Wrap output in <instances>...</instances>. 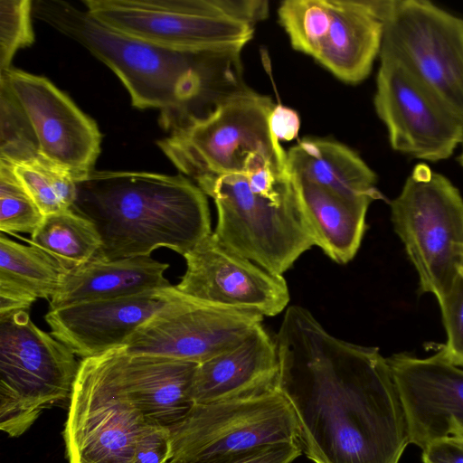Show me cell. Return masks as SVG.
Masks as SVG:
<instances>
[{
	"label": "cell",
	"instance_id": "cell-1",
	"mask_svg": "<svg viewBox=\"0 0 463 463\" xmlns=\"http://www.w3.org/2000/svg\"><path fill=\"white\" fill-rule=\"evenodd\" d=\"M279 389L314 463H398L410 443L405 411L376 347L330 335L306 308L286 309L276 335Z\"/></svg>",
	"mask_w": 463,
	"mask_h": 463
},
{
	"label": "cell",
	"instance_id": "cell-2",
	"mask_svg": "<svg viewBox=\"0 0 463 463\" xmlns=\"http://www.w3.org/2000/svg\"><path fill=\"white\" fill-rule=\"evenodd\" d=\"M33 12L110 68L134 107L161 109L165 126L205 118L249 88L244 46L177 52L119 33L66 1L39 0Z\"/></svg>",
	"mask_w": 463,
	"mask_h": 463
},
{
	"label": "cell",
	"instance_id": "cell-3",
	"mask_svg": "<svg viewBox=\"0 0 463 463\" xmlns=\"http://www.w3.org/2000/svg\"><path fill=\"white\" fill-rule=\"evenodd\" d=\"M76 186L71 210L101 238L94 259L148 257L162 247L184 257L213 232L206 194L183 175L93 170Z\"/></svg>",
	"mask_w": 463,
	"mask_h": 463
},
{
	"label": "cell",
	"instance_id": "cell-4",
	"mask_svg": "<svg viewBox=\"0 0 463 463\" xmlns=\"http://www.w3.org/2000/svg\"><path fill=\"white\" fill-rule=\"evenodd\" d=\"M199 188L215 203L222 243L272 274L282 276L316 245L288 166L267 163Z\"/></svg>",
	"mask_w": 463,
	"mask_h": 463
},
{
	"label": "cell",
	"instance_id": "cell-5",
	"mask_svg": "<svg viewBox=\"0 0 463 463\" xmlns=\"http://www.w3.org/2000/svg\"><path fill=\"white\" fill-rule=\"evenodd\" d=\"M274 107L269 97L248 88L207 117L172 127L157 146L198 186L267 163L288 166L287 151L269 126Z\"/></svg>",
	"mask_w": 463,
	"mask_h": 463
},
{
	"label": "cell",
	"instance_id": "cell-6",
	"mask_svg": "<svg viewBox=\"0 0 463 463\" xmlns=\"http://www.w3.org/2000/svg\"><path fill=\"white\" fill-rule=\"evenodd\" d=\"M393 229L413 264L420 293L439 301L463 274V198L444 175L416 165L390 202Z\"/></svg>",
	"mask_w": 463,
	"mask_h": 463
},
{
	"label": "cell",
	"instance_id": "cell-7",
	"mask_svg": "<svg viewBox=\"0 0 463 463\" xmlns=\"http://www.w3.org/2000/svg\"><path fill=\"white\" fill-rule=\"evenodd\" d=\"M80 363L26 310L0 315V428L24 434L43 410L71 397Z\"/></svg>",
	"mask_w": 463,
	"mask_h": 463
},
{
	"label": "cell",
	"instance_id": "cell-8",
	"mask_svg": "<svg viewBox=\"0 0 463 463\" xmlns=\"http://www.w3.org/2000/svg\"><path fill=\"white\" fill-rule=\"evenodd\" d=\"M149 426L124 388L114 349L80 362L64 430L70 463H131Z\"/></svg>",
	"mask_w": 463,
	"mask_h": 463
},
{
	"label": "cell",
	"instance_id": "cell-9",
	"mask_svg": "<svg viewBox=\"0 0 463 463\" xmlns=\"http://www.w3.org/2000/svg\"><path fill=\"white\" fill-rule=\"evenodd\" d=\"M98 21L177 52L245 44L254 27L232 17L224 0H84Z\"/></svg>",
	"mask_w": 463,
	"mask_h": 463
},
{
	"label": "cell",
	"instance_id": "cell-10",
	"mask_svg": "<svg viewBox=\"0 0 463 463\" xmlns=\"http://www.w3.org/2000/svg\"><path fill=\"white\" fill-rule=\"evenodd\" d=\"M387 1L301 0L291 10V46L311 56L339 80L357 84L380 54Z\"/></svg>",
	"mask_w": 463,
	"mask_h": 463
},
{
	"label": "cell",
	"instance_id": "cell-11",
	"mask_svg": "<svg viewBox=\"0 0 463 463\" xmlns=\"http://www.w3.org/2000/svg\"><path fill=\"white\" fill-rule=\"evenodd\" d=\"M380 52L400 60L463 119V19L426 0H388Z\"/></svg>",
	"mask_w": 463,
	"mask_h": 463
},
{
	"label": "cell",
	"instance_id": "cell-12",
	"mask_svg": "<svg viewBox=\"0 0 463 463\" xmlns=\"http://www.w3.org/2000/svg\"><path fill=\"white\" fill-rule=\"evenodd\" d=\"M170 436L173 458H201L297 441L298 423L279 390L249 399L195 403Z\"/></svg>",
	"mask_w": 463,
	"mask_h": 463
},
{
	"label": "cell",
	"instance_id": "cell-13",
	"mask_svg": "<svg viewBox=\"0 0 463 463\" xmlns=\"http://www.w3.org/2000/svg\"><path fill=\"white\" fill-rule=\"evenodd\" d=\"M373 99L395 151L438 162L463 143V119L400 60L380 52Z\"/></svg>",
	"mask_w": 463,
	"mask_h": 463
},
{
	"label": "cell",
	"instance_id": "cell-14",
	"mask_svg": "<svg viewBox=\"0 0 463 463\" xmlns=\"http://www.w3.org/2000/svg\"><path fill=\"white\" fill-rule=\"evenodd\" d=\"M0 89L23 116L39 156L79 181L94 170L101 134L96 122L47 78L10 68Z\"/></svg>",
	"mask_w": 463,
	"mask_h": 463
},
{
	"label": "cell",
	"instance_id": "cell-15",
	"mask_svg": "<svg viewBox=\"0 0 463 463\" xmlns=\"http://www.w3.org/2000/svg\"><path fill=\"white\" fill-rule=\"evenodd\" d=\"M263 316L211 304L182 292L141 325L124 349L201 364L241 343Z\"/></svg>",
	"mask_w": 463,
	"mask_h": 463
},
{
	"label": "cell",
	"instance_id": "cell-16",
	"mask_svg": "<svg viewBox=\"0 0 463 463\" xmlns=\"http://www.w3.org/2000/svg\"><path fill=\"white\" fill-rule=\"evenodd\" d=\"M184 258L186 270L175 288L184 295L263 317L279 315L289 302L283 276L231 250L213 232Z\"/></svg>",
	"mask_w": 463,
	"mask_h": 463
},
{
	"label": "cell",
	"instance_id": "cell-17",
	"mask_svg": "<svg viewBox=\"0 0 463 463\" xmlns=\"http://www.w3.org/2000/svg\"><path fill=\"white\" fill-rule=\"evenodd\" d=\"M180 291L175 286L128 297L84 301L50 309L51 334L82 359L124 346L135 331Z\"/></svg>",
	"mask_w": 463,
	"mask_h": 463
},
{
	"label": "cell",
	"instance_id": "cell-18",
	"mask_svg": "<svg viewBox=\"0 0 463 463\" xmlns=\"http://www.w3.org/2000/svg\"><path fill=\"white\" fill-rule=\"evenodd\" d=\"M402 400L410 443L423 449L463 426V370L438 352L419 358L400 353L387 358Z\"/></svg>",
	"mask_w": 463,
	"mask_h": 463
},
{
	"label": "cell",
	"instance_id": "cell-19",
	"mask_svg": "<svg viewBox=\"0 0 463 463\" xmlns=\"http://www.w3.org/2000/svg\"><path fill=\"white\" fill-rule=\"evenodd\" d=\"M124 388L146 421L169 431L179 425L195 402L193 387L199 364L169 357L130 354L114 349Z\"/></svg>",
	"mask_w": 463,
	"mask_h": 463
},
{
	"label": "cell",
	"instance_id": "cell-20",
	"mask_svg": "<svg viewBox=\"0 0 463 463\" xmlns=\"http://www.w3.org/2000/svg\"><path fill=\"white\" fill-rule=\"evenodd\" d=\"M275 340L262 324L241 343L201 364L193 387L195 403L241 400L279 391Z\"/></svg>",
	"mask_w": 463,
	"mask_h": 463
},
{
	"label": "cell",
	"instance_id": "cell-21",
	"mask_svg": "<svg viewBox=\"0 0 463 463\" xmlns=\"http://www.w3.org/2000/svg\"><path fill=\"white\" fill-rule=\"evenodd\" d=\"M168 268V263L150 256L109 261L93 258L70 269L59 290L50 299V309L170 287L164 276Z\"/></svg>",
	"mask_w": 463,
	"mask_h": 463
},
{
	"label": "cell",
	"instance_id": "cell-22",
	"mask_svg": "<svg viewBox=\"0 0 463 463\" xmlns=\"http://www.w3.org/2000/svg\"><path fill=\"white\" fill-rule=\"evenodd\" d=\"M291 175L346 200L372 203L383 199L375 173L345 145L326 138H304L287 151Z\"/></svg>",
	"mask_w": 463,
	"mask_h": 463
},
{
	"label": "cell",
	"instance_id": "cell-23",
	"mask_svg": "<svg viewBox=\"0 0 463 463\" xmlns=\"http://www.w3.org/2000/svg\"><path fill=\"white\" fill-rule=\"evenodd\" d=\"M316 246L334 261L346 264L357 253L366 231L368 202L346 200L291 175Z\"/></svg>",
	"mask_w": 463,
	"mask_h": 463
},
{
	"label": "cell",
	"instance_id": "cell-24",
	"mask_svg": "<svg viewBox=\"0 0 463 463\" xmlns=\"http://www.w3.org/2000/svg\"><path fill=\"white\" fill-rule=\"evenodd\" d=\"M71 269L42 248L0 236V280L36 298H52Z\"/></svg>",
	"mask_w": 463,
	"mask_h": 463
},
{
	"label": "cell",
	"instance_id": "cell-25",
	"mask_svg": "<svg viewBox=\"0 0 463 463\" xmlns=\"http://www.w3.org/2000/svg\"><path fill=\"white\" fill-rule=\"evenodd\" d=\"M29 242L49 252L69 269L92 260L102 243L94 224L71 209L44 216Z\"/></svg>",
	"mask_w": 463,
	"mask_h": 463
},
{
	"label": "cell",
	"instance_id": "cell-26",
	"mask_svg": "<svg viewBox=\"0 0 463 463\" xmlns=\"http://www.w3.org/2000/svg\"><path fill=\"white\" fill-rule=\"evenodd\" d=\"M0 163L11 167L44 216L71 209L77 186L73 176L65 169L42 156L14 164Z\"/></svg>",
	"mask_w": 463,
	"mask_h": 463
},
{
	"label": "cell",
	"instance_id": "cell-27",
	"mask_svg": "<svg viewBox=\"0 0 463 463\" xmlns=\"http://www.w3.org/2000/svg\"><path fill=\"white\" fill-rule=\"evenodd\" d=\"M44 215L21 184L11 167L0 163V230L14 234L31 233Z\"/></svg>",
	"mask_w": 463,
	"mask_h": 463
},
{
	"label": "cell",
	"instance_id": "cell-28",
	"mask_svg": "<svg viewBox=\"0 0 463 463\" xmlns=\"http://www.w3.org/2000/svg\"><path fill=\"white\" fill-rule=\"evenodd\" d=\"M33 2L0 0V72L9 70L16 52L34 42Z\"/></svg>",
	"mask_w": 463,
	"mask_h": 463
},
{
	"label": "cell",
	"instance_id": "cell-29",
	"mask_svg": "<svg viewBox=\"0 0 463 463\" xmlns=\"http://www.w3.org/2000/svg\"><path fill=\"white\" fill-rule=\"evenodd\" d=\"M438 302L447 334V341L439 352L449 363L463 367V274Z\"/></svg>",
	"mask_w": 463,
	"mask_h": 463
},
{
	"label": "cell",
	"instance_id": "cell-30",
	"mask_svg": "<svg viewBox=\"0 0 463 463\" xmlns=\"http://www.w3.org/2000/svg\"><path fill=\"white\" fill-rule=\"evenodd\" d=\"M302 453L297 441L201 458H172L166 463H292Z\"/></svg>",
	"mask_w": 463,
	"mask_h": 463
},
{
	"label": "cell",
	"instance_id": "cell-31",
	"mask_svg": "<svg viewBox=\"0 0 463 463\" xmlns=\"http://www.w3.org/2000/svg\"><path fill=\"white\" fill-rule=\"evenodd\" d=\"M172 458L170 431L149 426L137 439L131 463H166Z\"/></svg>",
	"mask_w": 463,
	"mask_h": 463
},
{
	"label": "cell",
	"instance_id": "cell-32",
	"mask_svg": "<svg viewBox=\"0 0 463 463\" xmlns=\"http://www.w3.org/2000/svg\"><path fill=\"white\" fill-rule=\"evenodd\" d=\"M422 463H463V439L450 435L433 440L422 449Z\"/></svg>",
	"mask_w": 463,
	"mask_h": 463
},
{
	"label": "cell",
	"instance_id": "cell-33",
	"mask_svg": "<svg viewBox=\"0 0 463 463\" xmlns=\"http://www.w3.org/2000/svg\"><path fill=\"white\" fill-rule=\"evenodd\" d=\"M269 126L279 141H291L298 137L300 118L293 109L278 104L271 110Z\"/></svg>",
	"mask_w": 463,
	"mask_h": 463
},
{
	"label": "cell",
	"instance_id": "cell-34",
	"mask_svg": "<svg viewBox=\"0 0 463 463\" xmlns=\"http://www.w3.org/2000/svg\"><path fill=\"white\" fill-rule=\"evenodd\" d=\"M36 299L35 297L18 287L0 280V315L16 310H26Z\"/></svg>",
	"mask_w": 463,
	"mask_h": 463
},
{
	"label": "cell",
	"instance_id": "cell-35",
	"mask_svg": "<svg viewBox=\"0 0 463 463\" xmlns=\"http://www.w3.org/2000/svg\"><path fill=\"white\" fill-rule=\"evenodd\" d=\"M450 435L458 437L463 439V426L458 423L452 422L450 424Z\"/></svg>",
	"mask_w": 463,
	"mask_h": 463
},
{
	"label": "cell",
	"instance_id": "cell-36",
	"mask_svg": "<svg viewBox=\"0 0 463 463\" xmlns=\"http://www.w3.org/2000/svg\"><path fill=\"white\" fill-rule=\"evenodd\" d=\"M458 161L459 165H461V167L463 168V148H462L460 155L458 157Z\"/></svg>",
	"mask_w": 463,
	"mask_h": 463
}]
</instances>
